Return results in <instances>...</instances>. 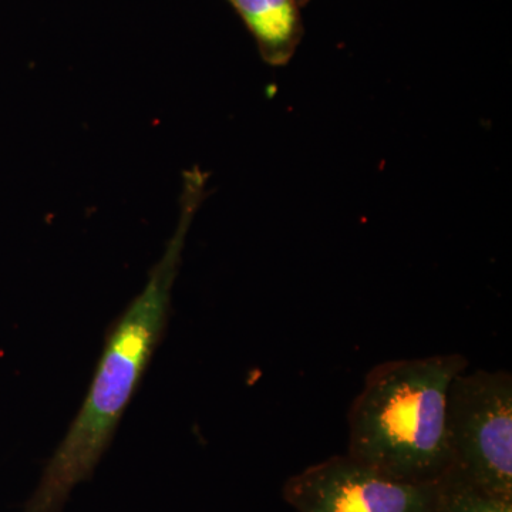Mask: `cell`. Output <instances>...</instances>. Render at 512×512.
<instances>
[{"mask_svg":"<svg viewBox=\"0 0 512 512\" xmlns=\"http://www.w3.org/2000/svg\"><path fill=\"white\" fill-rule=\"evenodd\" d=\"M436 484L397 480L346 454L288 478L286 503L298 512H433Z\"/></svg>","mask_w":512,"mask_h":512,"instance_id":"277c9868","label":"cell"},{"mask_svg":"<svg viewBox=\"0 0 512 512\" xmlns=\"http://www.w3.org/2000/svg\"><path fill=\"white\" fill-rule=\"evenodd\" d=\"M450 471L487 493L512 498V376L461 372L448 389Z\"/></svg>","mask_w":512,"mask_h":512,"instance_id":"3957f363","label":"cell"},{"mask_svg":"<svg viewBox=\"0 0 512 512\" xmlns=\"http://www.w3.org/2000/svg\"><path fill=\"white\" fill-rule=\"evenodd\" d=\"M255 37L261 56L284 66L295 55L303 35L296 0H228Z\"/></svg>","mask_w":512,"mask_h":512,"instance_id":"5b68a950","label":"cell"},{"mask_svg":"<svg viewBox=\"0 0 512 512\" xmlns=\"http://www.w3.org/2000/svg\"><path fill=\"white\" fill-rule=\"evenodd\" d=\"M296 2H298L299 8H303V6L308 5L311 0H296Z\"/></svg>","mask_w":512,"mask_h":512,"instance_id":"52a82bcc","label":"cell"},{"mask_svg":"<svg viewBox=\"0 0 512 512\" xmlns=\"http://www.w3.org/2000/svg\"><path fill=\"white\" fill-rule=\"evenodd\" d=\"M200 171L185 174L175 234L143 292L114 323L82 409L45 468L23 512H60L73 488L93 476L153 357L170 311L171 289L192 217L204 192Z\"/></svg>","mask_w":512,"mask_h":512,"instance_id":"6da1fadb","label":"cell"},{"mask_svg":"<svg viewBox=\"0 0 512 512\" xmlns=\"http://www.w3.org/2000/svg\"><path fill=\"white\" fill-rule=\"evenodd\" d=\"M433 512H512V498L480 490L448 470L436 483Z\"/></svg>","mask_w":512,"mask_h":512,"instance_id":"8992f818","label":"cell"},{"mask_svg":"<svg viewBox=\"0 0 512 512\" xmlns=\"http://www.w3.org/2000/svg\"><path fill=\"white\" fill-rule=\"evenodd\" d=\"M458 353L377 365L349 410L348 456L413 484H436L451 468L448 389L467 370Z\"/></svg>","mask_w":512,"mask_h":512,"instance_id":"7a4b0ae2","label":"cell"}]
</instances>
